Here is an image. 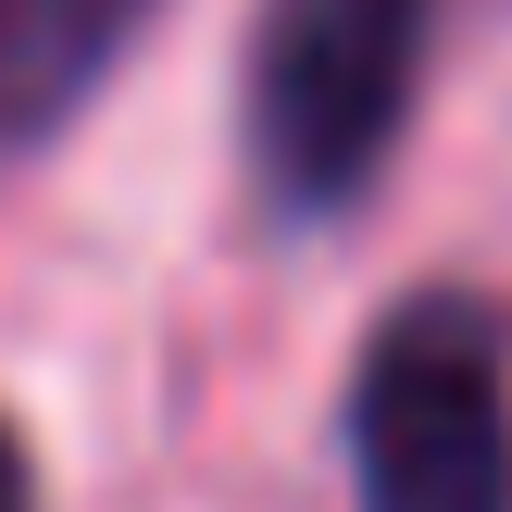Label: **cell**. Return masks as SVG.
<instances>
[{
  "label": "cell",
  "instance_id": "1",
  "mask_svg": "<svg viewBox=\"0 0 512 512\" xmlns=\"http://www.w3.org/2000/svg\"><path fill=\"white\" fill-rule=\"evenodd\" d=\"M438 0H263L238 50V150L263 213L338 225L413 125Z\"/></svg>",
  "mask_w": 512,
  "mask_h": 512
},
{
  "label": "cell",
  "instance_id": "2",
  "mask_svg": "<svg viewBox=\"0 0 512 512\" xmlns=\"http://www.w3.org/2000/svg\"><path fill=\"white\" fill-rule=\"evenodd\" d=\"M363 512H512V313L488 288H413L350 363Z\"/></svg>",
  "mask_w": 512,
  "mask_h": 512
},
{
  "label": "cell",
  "instance_id": "3",
  "mask_svg": "<svg viewBox=\"0 0 512 512\" xmlns=\"http://www.w3.org/2000/svg\"><path fill=\"white\" fill-rule=\"evenodd\" d=\"M150 0H0V163L50 150L100 100V75L138 50Z\"/></svg>",
  "mask_w": 512,
  "mask_h": 512
},
{
  "label": "cell",
  "instance_id": "4",
  "mask_svg": "<svg viewBox=\"0 0 512 512\" xmlns=\"http://www.w3.org/2000/svg\"><path fill=\"white\" fill-rule=\"evenodd\" d=\"M0 512H38V463H25L13 425H0Z\"/></svg>",
  "mask_w": 512,
  "mask_h": 512
}]
</instances>
